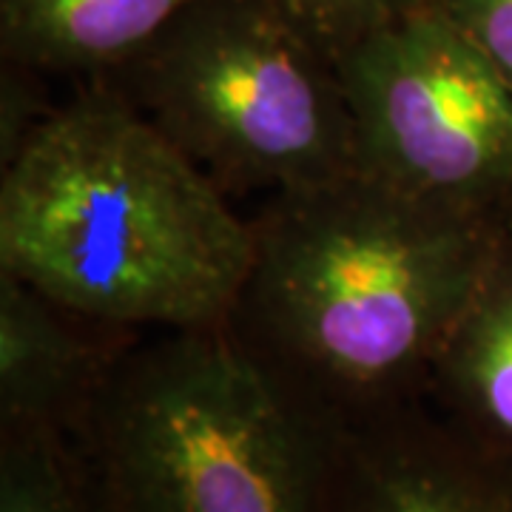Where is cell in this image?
<instances>
[{
	"label": "cell",
	"mask_w": 512,
	"mask_h": 512,
	"mask_svg": "<svg viewBox=\"0 0 512 512\" xmlns=\"http://www.w3.org/2000/svg\"><path fill=\"white\" fill-rule=\"evenodd\" d=\"M18 276L0 271V427L77 436L128 339H97Z\"/></svg>",
	"instance_id": "7"
},
{
	"label": "cell",
	"mask_w": 512,
	"mask_h": 512,
	"mask_svg": "<svg viewBox=\"0 0 512 512\" xmlns=\"http://www.w3.org/2000/svg\"><path fill=\"white\" fill-rule=\"evenodd\" d=\"M325 512H512V450L402 404L336 427Z\"/></svg>",
	"instance_id": "6"
},
{
	"label": "cell",
	"mask_w": 512,
	"mask_h": 512,
	"mask_svg": "<svg viewBox=\"0 0 512 512\" xmlns=\"http://www.w3.org/2000/svg\"><path fill=\"white\" fill-rule=\"evenodd\" d=\"M231 194L268 200L359 171L336 55L268 0H194L97 77Z\"/></svg>",
	"instance_id": "4"
},
{
	"label": "cell",
	"mask_w": 512,
	"mask_h": 512,
	"mask_svg": "<svg viewBox=\"0 0 512 512\" xmlns=\"http://www.w3.org/2000/svg\"><path fill=\"white\" fill-rule=\"evenodd\" d=\"M0 512H109L77 441L0 427Z\"/></svg>",
	"instance_id": "10"
},
{
	"label": "cell",
	"mask_w": 512,
	"mask_h": 512,
	"mask_svg": "<svg viewBox=\"0 0 512 512\" xmlns=\"http://www.w3.org/2000/svg\"><path fill=\"white\" fill-rule=\"evenodd\" d=\"M328 52H342L350 43L382 29L393 20L430 6V0H268Z\"/></svg>",
	"instance_id": "11"
},
{
	"label": "cell",
	"mask_w": 512,
	"mask_h": 512,
	"mask_svg": "<svg viewBox=\"0 0 512 512\" xmlns=\"http://www.w3.org/2000/svg\"><path fill=\"white\" fill-rule=\"evenodd\" d=\"M32 69L15 63H3V86H0V163L12 160L18 148L32 137L43 117L52 109L40 106L32 83Z\"/></svg>",
	"instance_id": "13"
},
{
	"label": "cell",
	"mask_w": 512,
	"mask_h": 512,
	"mask_svg": "<svg viewBox=\"0 0 512 512\" xmlns=\"http://www.w3.org/2000/svg\"><path fill=\"white\" fill-rule=\"evenodd\" d=\"M501 237H504V245L512 251V208L501 217Z\"/></svg>",
	"instance_id": "14"
},
{
	"label": "cell",
	"mask_w": 512,
	"mask_h": 512,
	"mask_svg": "<svg viewBox=\"0 0 512 512\" xmlns=\"http://www.w3.org/2000/svg\"><path fill=\"white\" fill-rule=\"evenodd\" d=\"M231 336L336 427L430 396L447 336L501 254V222L362 171L265 200Z\"/></svg>",
	"instance_id": "1"
},
{
	"label": "cell",
	"mask_w": 512,
	"mask_h": 512,
	"mask_svg": "<svg viewBox=\"0 0 512 512\" xmlns=\"http://www.w3.org/2000/svg\"><path fill=\"white\" fill-rule=\"evenodd\" d=\"M430 396L478 439L512 450V251L504 237L433 365Z\"/></svg>",
	"instance_id": "9"
},
{
	"label": "cell",
	"mask_w": 512,
	"mask_h": 512,
	"mask_svg": "<svg viewBox=\"0 0 512 512\" xmlns=\"http://www.w3.org/2000/svg\"><path fill=\"white\" fill-rule=\"evenodd\" d=\"M333 433L222 325L128 342L74 441L109 512H325Z\"/></svg>",
	"instance_id": "3"
},
{
	"label": "cell",
	"mask_w": 512,
	"mask_h": 512,
	"mask_svg": "<svg viewBox=\"0 0 512 512\" xmlns=\"http://www.w3.org/2000/svg\"><path fill=\"white\" fill-rule=\"evenodd\" d=\"M194 0H0L3 63L97 80Z\"/></svg>",
	"instance_id": "8"
},
{
	"label": "cell",
	"mask_w": 512,
	"mask_h": 512,
	"mask_svg": "<svg viewBox=\"0 0 512 512\" xmlns=\"http://www.w3.org/2000/svg\"><path fill=\"white\" fill-rule=\"evenodd\" d=\"M512 80V0H430Z\"/></svg>",
	"instance_id": "12"
},
{
	"label": "cell",
	"mask_w": 512,
	"mask_h": 512,
	"mask_svg": "<svg viewBox=\"0 0 512 512\" xmlns=\"http://www.w3.org/2000/svg\"><path fill=\"white\" fill-rule=\"evenodd\" d=\"M359 171L498 220L512 208V80L424 6L336 52Z\"/></svg>",
	"instance_id": "5"
},
{
	"label": "cell",
	"mask_w": 512,
	"mask_h": 512,
	"mask_svg": "<svg viewBox=\"0 0 512 512\" xmlns=\"http://www.w3.org/2000/svg\"><path fill=\"white\" fill-rule=\"evenodd\" d=\"M254 220L160 128L94 83L0 174V271L100 328L228 325Z\"/></svg>",
	"instance_id": "2"
}]
</instances>
